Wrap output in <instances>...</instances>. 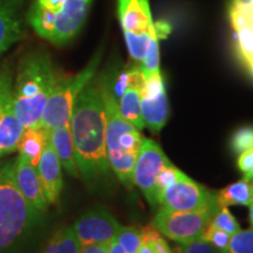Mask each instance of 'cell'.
I'll list each match as a JSON object with an SVG mask.
<instances>
[{"label":"cell","instance_id":"cell-32","mask_svg":"<svg viewBox=\"0 0 253 253\" xmlns=\"http://www.w3.org/2000/svg\"><path fill=\"white\" fill-rule=\"evenodd\" d=\"M36 1L42 6V7L48 8L50 11L59 12L63 7V5H65V2L67 0H36Z\"/></svg>","mask_w":253,"mask_h":253},{"label":"cell","instance_id":"cell-22","mask_svg":"<svg viewBox=\"0 0 253 253\" xmlns=\"http://www.w3.org/2000/svg\"><path fill=\"white\" fill-rule=\"evenodd\" d=\"M55 12L48 8L42 7L36 1L30 8L27 14L28 24L33 27V30L43 39L48 40L52 33L53 24H54Z\"/></svg>","mask_w":253,"mask_h":253},{"label":"cell","instance_id":"cell-18","mask_svg":"<svg viewBox=\"0 0 253 253\" xmlns=\"http://www.w3.org/2000/svg\"><path fill=\"white\" fill-rule=\"evenodd\" d=\"M214 203L218 207L229 208L231 205H249L253 203L252 181L243 178L227 185L214 195Z\"/></svg>","mask_w":253,"mask_h":253},{"label":"cell","instance_id":"cell-25","mask_svg":"<svg viewBox=\"0 0 253 253\" xmlns=\"http://www.w3.org/2000/svg\"><path fill=\"white\" fill-rule=\"evenodd\" d=\"M220 253H253V227L233 233L229 244Z\"/></svg>","mask_w":253,"mask_h":253},{"label":"cell","instance_id":"cell-31","mask_svg":"<svg viewBox=\"0 0 253 253\" xmlns=\"http://www.w3.org/2000/svg\"><path fill=\"white\" fill-rule=\"evenodd\" d=\"M237 167H238L240 171L244 173V176L252 171L253 170V147H251L248 150H245L244 153L238 155Z\"/></svg>","mask_w":253,"mask_h":253},{"label":"cell","instance_id":"cell-16","mask_svg":"<svg viewBox=\"0 0 253 253\" xmlns=\"http://www.w3.org/2000/svg\"><path fill=\"white\" fill-rule=\"evenodd\" d=\"M141 115L144 126L153 132L162 130L169 118V102L167 91L163 90L155 97H141Z\"/></svg>","mask_w":253,"mask_h":253},{"label":"cell","instance_id":"cell-3","mask_svg":"<svg viewBox=\"0 0 253 253\" xmlns=\"http://www.w3.org/2000/svg\"><path fill=\"white\" fill-rule=\"evenodd\" d=\"M39 214L19 191L14 162L0 163V253H23Z\"/></svg>","mask_w":253,"mask_h":253},{"label":"cell","instance_id":"cell-5","mask_svg":"<svg viewBox=\"0 0 253 253\" xmlns=\"http://www.w3.org/2000/svg\"><path fill=\"white\" fill-rule=\"evenodd\" d=\"M100 61L101 50L95 54L89 63L78 74L59 79L45 104L38 126L50 131L59 126L69 125L75 100L88 82L94 78Z\"/></svg>","mask_w":253,"mask_h":253},{"label":"cell","instance_id":"cell-29","mask_svg":"<svg viewBox=\"0 0 253 253\" xmlns=\"http://www.w3.org/2000/svg\"><path fill=\"white\" fill-rule=\"evenodd\" d=\"M230 238L231 236L229 233L224 232L223 230L217 229L211 221L208 224L207 229H205L203 233V237H202V239L207 240L210 244H212L219 252L226 248L230 242Z\"/></svg>","mask_w":253,"mask_h":253},{"label":"cell","instance_id":"cell-14","mask_svg":"<svg viewBox=\"0 0 253 253\" xmlns=\"http://www.w3.org/2000/svg\"><path fill=\"white\" fill-rule=\"evenodd\" d=\"M24 0H0V55L23 38Z\"/></svg>","mask_w":253,"mask_h":253},{"label":"cell","instance_id":"cell-20","mask_svg":"<svg viewBox=\"0 0 253 253\" xmlns=\"http://www.w3.org/2000/svg\"><path fill=\"white\" fill-rule=\"evenodd\" d=\"M168 32H169V26L163 23H158L156 32L151 34H132L125 32L126 47H128V52L131 59L136 60V61H142L149 50L151 40L158 34L166 37Z\"/></svg>","mask_w":253,"mask_h":253},{"label":"cell","instance_id":"cell-34","mask_svg":"<svg viewBox=\"0 0 253 253\" xmlns=\"http://www.w3.org/2000/svg\"><path fill=\"white\" fill-rule=\"evenodd\" d=\"M108 253H126V250L123 249L115 239H113L112 242L109 243Z\"/></svg>","mask_w":253,"mask_h":253},{"label":"cell","instance_id":"cell-11","mask_svg":"<svg viewBox=\"0 0 253 253\" xmlns=\"http://www.w3.org/2000/svg\"><path fill=\"white\" fill-rule=\"evenodd\" d=\"M118 12L123 33L151 34L156 32L149 0H119Z\"/></svg>","mask_w":253,"mask_h":253},{"label":"cell","instance_id":"cell-36","mask_svg":"<svg viewBox=\"0 0 253 253\" xmlns=\"http://www.w3.org/2000/svg\"><path fill=\"white\" fill-rule=\"evenodd\" d=\"M250 207V224H251V227H253V203L249 205Z\"/></svg>","mask_w":253,"mask_h":253},{"label":"cell","instance_id":"cell-27","mask_svg":"<svg viewBox=\"0 0 253 253\" xmlns=\"http://www.w3.org/2000/svg\"><path fill=\"white\" fill-rule=\"evenodd\" d=\"M251 147H253V126H240L231 136V151L235 155H240Z\"/></svg>","mask_w":253,"mask_h":253},{"label":"cell","instance_id":"cell-1","mask_svg":"<svg viewBox=\"0 0 253 253\" xmlns=\"http://www.w3.org/2000/svg\"><path fill=\"white\" fill-rule=\"evenodd\" d=\"M71 126L79 171L88 183L109 175L106 149V113L99 81L91 80L80 91L72 110Z\"/></svg>","mask_w":253,"mask_h":253},{"label":"cell","instance_id":"cell-19","mask_svg":"<svg viewBox=\"0 0 253 253\" xmlns=\"http://www.w3.org/2000/svg\"><path fill=\"white\" fill-rule=\"evenodd\" d=\"M140 89L141 87L128 88L118 100V104L122 118L134 126L136 129L143 130L145 126L141 115Z\"/></svg>","mask_w":253,"mask_h":253},{"label":"cell","instance_id":"cell-38","mask_svg":"<svg viewBox=\"0 0 253 253\" xmlns=\"http://www.w3.org/2000/svg\"><path fill=\"white\" fill-rule=\"evenodd\" d=\"M252 185H253V181H252Z\"/></svg>","mask_w":253,"mask_h":253},{"label":"cell","instance_id":"cell-21","mask_svg":"<svg viewBox=\"0 0 253 253\" xmlns=\"http://www.w3.org/2000/svg\"><path fill=\"white\" fill-rule=\"evenodd\" d=\"M81 245L73 226L63 227L52 236L41 253H80Z\"/></svg>","mask_w":253,"mask_h":253},{"label":"cell","instance_id":"cell-37","mask_svg":"<svg viewBox=\"0 0 253 253\" xmlns=\"http://www.w3.org/2000/svg\"><path fill=\"white\" fill-rule=\"evenodd\" d=\"M246 69H248V72L250 73V75H251L252 79H253V62L250 63V65L246 66Z\"/></svg>","mask_w":253,"mask_h":253},{"label":"cell","instance_id":"cell-35","mask_svg":"<svg viewBox=\"0 0 253 253\" xmlns=\"http://www.w3.org/2000/svg\"><path fill=\"white\" fill-rule=\"evenodd\" d=\"M137 253H155V251L149 244H147V243H142L141 248L138 249Z\"/></svg>","mask_w":253,"mask_h":253},{"label":"cell","instance_id":"cell-30","mask_svg":"<svg viewBox=\"0 0 253 253\" xmlns=\"http://www.w3.org/2000/svg\"><path fill=\"white\" fill-rule=\"evenodd\" d=\"M172 253H220L212 244L204 239H197L189 244H183Z\"/></svg>","mask_w":253,"mask_h":253},{"label":"cell","instance_id":"cell-26","mask_svg":"<svg viewBox=\"0 0 253 253\" xmlns=\"http://www.w3.org/2000/svg\"><path fill=\"white\" fill-rule=\"evenodd\" d=\"M211 223L213 224L217 229L223 230L224 232L229 233L230 236H232L233 233L238 232L240 230L239 223L230 212V210L225 207H218L214 205L212 216H211Z\"/></svg>","mask_w":253,"mask_h":253},{"label":"cell","instance_id":"cell-28","mask_svg":"<svg viewBox=\"0 0 253 253\" xmlns=\"http://www.w3.org/2000/svg\"><path fill=\"white\" fill-rule=\"evenodd\" d=\"M163 38L162 36H156L151 40L149 50H148L145 58L141 61V69L144 77L160 72V47H158V40Z\"/></svg>","mask_w":253,"mask_h":253},{"label":"cell","instance_id":"cell-8","mask_svg":"<svg viewBox=\"0 0 253 253\" xmlns=\"http://www.w3.org/2000/svg\"><path fill=\"white\" fill-rule=\"evenodd\" d=\"M169 164H171V162L156 142L150 138H142L140 150L136 156L134 170H132V183L140 188L147 201L154 208L153 192L155 181L158 172Z\"/></svg>","mask_w":253,"mask_h":253},{"label":"cell","instance_id":"cell-17","mask_svg":"<svg viewBox=\"0 0 253 253\" xmlns=\"http://www.w3.org/2000/svg\"><path fill=\"white\" fill-rule=\"evenodd\" d=\"M49 140V131L41 126L25 129L20 140H19L17 150L19 155L24 156L34 168L38 167L41 154L46 142Z\"/></svg>","mask_w":253,"mask_h":253},{"label":"cell","instance_id":"cell-2","mask_svg":"<svg viewBox=\"0 0 253 253\" xmlns=\"http://www.w3.org/2000/svg\"><path fill=\"white\" fill-rule=\"evenodd\" d=\"M59 79L47 53L33 52L21 59L13 84V103L15 115L25 129L39 126L45 104Z\"/></svg>","mask_w":253,"mask_h":253},{"label":"cell","instance_id":"cell-6","mask_svg":"<svg viewBox=\"0 0 253 253\" xmlns=\"http://www.w3.org/2000/svg\"><path fill=\"white\" fill-rule=\"evenodd\" d=\"M216 203L202 210L170 211L160 209L153 220V225L173 242L189 244L201 239L210 223Z\"/></svg>","mask_w":253,"mask_h":253},{"label":"cell","instance_id":"cell-9","mask_svg":"<svg viewBox=\"0 0 253 253\" xmlns=\"http://www.w3.org/2000/svg\"><path fill=\"white\" fill-rule=\"evenodd\" d=\"M120 227V223L108 210L94 208L82 214L73 229L82 248L90 244H109Z\"/></svg>","mask_w":253,"mask_h":253},{"label":"cell","instance_id":"cell-24","mask_svg":"<svg viewBox=\"0 0 253 253\" xmlns=\"http://www.w3.org/2000/svg\"><path fill=\"white\" fill-rule=\"evenodd\" d=\"M184 175V172L181 171L179 169L173 166V164H169V166L164 167L156 177V181H155L154 185V202L155 207L158 204V201H160L161 195L163 194V191L166 190L170 184H172L173 182L177 181L178 178Z\"/></svg>","mask_w":253,"mask_h":253},{"label":"cell","instance_id":"cell-33","mask_svg":"<svg viewBox=\"0 0 253 253\" xmlns=\"http://www.w3.org/2000/svg\"><path fill=\"white\" fill-rule=\"evenodd\" d=\"M109 244H90L82 246L80 253H108Z\"/></svg>","mask_w":253,"mask_h":253},{"label":"cell","instance_id":"cell-4","mask_svg":"<svg viewBox=\"0 0 253 253\" xmlns=\"http://www.w3.org/2000/svg\"><path fill=\"white\" fill-rule=\"evenodd\" d=\"M99 87L106 113V149L110 169L126 188H131L132 170L140 150L142 136L134 126L120 114L118 101L102 78Z\"/></svg>","mask_w":253,"mask_h":253},{"label":"cell","instance_id":"cell-10","mask_svg":"<svg viewBox=\"0 0 253 253\" xmlns=\"http://www.w3.org/2000/svg\"><path fill=\"white\" fill-rule=\"evenodd\" d=\"M91 0H67L59 12H55L52 33L48 38L54 45H66L84 26Z\"/></svg>","mask_w":253,"mask_h":253},{"label":"cell","instance_id":"cell-7","mask_svg":"<svg viewBox=\"0 0 253 253\" xmlns=\"http://www.w3.org/2000/svg\"><path fill=\"white\" fill-rule=\"evenodd\" d=\"M214 195L184 173L164 190L158 204L170 211H196L214 204Z\"/></svg>","mask_w":253,"mask_h":253},{"label":"cell","instance_id":"cell-13","mask_svg":"<svg viewBox=\"0 0 253 253\" xmlns=\"http://www.w3.org/2000/svg\"><path fill=\"white\" fill-rule=\"evenodd\" d=\"M61 163L56 156L53 145L48 140L43 147L37 171L39 175L43 195L48 204H55L59 201L62 190Z\"/></svg>","mask_w":253,"mask_h":253},{"label":"cell","instance_id":"cell-12","mask_svg":"<svg viewBox=\"0 0 253 253\" xmlns=\"http://www.w3.org/2000/svg\"><path fill=\"white\" fill-rule=\"evenodd\" d=\"M14 178L19 191L24 196L31 207L41 213L47 209L45 195L38 175L37 168H34L24 156L19 155L14 161Z\"/></svg>","mask_w":253,"mask_h":253},{"label":"cell","instance_id":"cell-23","mask_svg":"<svg viewBox=\"0 0 253 253\" xmlns=\"http://www.w3.org/2000/svg\"><path fill=\"white\" fill-rule=\"evenodd\" d=\"M114 239L126 253H137L142 245V230L135 226H121Z\"/></svg>","mask_w":253,"mask_h":253},{"label":"cell","instance_id":"cell-15","mask_svg":"<svg viewBox=\"0 0 253 253\" xmlns=\"http://www.w3.org/2000/svg\"><path fill=\"white\" fill-rule=\"evenodd\" d=\"M49 141L53 145V149H54L60 163H61V167L65 168V170L69 175L74 177L80 175L69 125L59 126V128L50 130Z\"/></svg>","mask_w":253,"mask_h":253}]
</instances>
